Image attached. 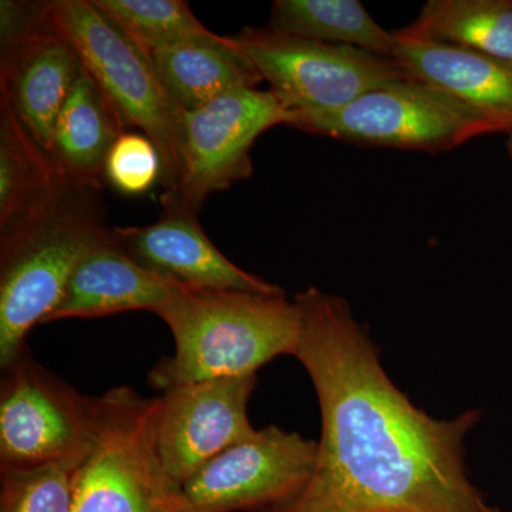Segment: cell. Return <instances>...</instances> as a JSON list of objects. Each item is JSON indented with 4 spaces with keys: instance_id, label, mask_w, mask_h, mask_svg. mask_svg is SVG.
Returning a JSON list of instances; mask_svg holds the SVG:
<instances>
[{
    "instance_id": "1",
    "label": "cell",
    "mask_w": 512,
    "mask_h": 512,
    "mask_svg": "<svg viewBox=\"0 0 512 512\" xmlns=\"http://www.w3.org/2000/svg\"><path fill=\"white\" fill-rule=\"evenodd\" d=\"M293 301L322 431L308 483L262 512H500L466 467L480 410L434 419L392 382L348 301L315 286Z\"/></svg>"
},
{
    "instance_id": "2",
    "label": "cell",
    "mask_w": 512,
    "mask_h": 512,
    "mask_svg": "<svg viewBox=\"0 0 512 512\" xmlns=\"http://www.w3.org/2000/svg\"><path fill=\"white\" fill-rule=\"evenodd\" d=\"M157 316L174 338V353L148 373L154 389L256 376L275 357L295 355L302 332L296 302L281 295L188 288Z\"/></svg>"
},
{
    "instance_id": "3",
    "label": "cell",
    "mask_w": 512,
    "mask_h": 512,
    "mask_svg": "<svg viewBox=\"0 0 512 512\" xmlns=\"http://www.w3.org/2000/svg\"><path fill=\"white\" fill-rule=\"evenodd\" d=\"M100 187L64 178L52 200L0 234V369L56 308L84 256L109 238Z\"/></svg>"
},
{
    "instance_id": "4",
    "label": "cell",
    "mask_w": 512,
    "mask_h": 512,
    "mask_svg": "<svg viewBox=\"0 0 512 512\" xmlns=\"http://www.w3.org/2000/svg\"><path fill=\"white\" fill-rule=\"evenodd\" d=\"M49 28L66 40L93 77L124 127H137L151 138L163 160L165 191L181 174L183 117L147 55L93 0L45 2Z\"/></svg>"
},
{
    "instance_id": "5",
    "label": "cell",
    "mask_w": 512,
    "mask_h": 512,
    "mask_svg": "<svg viewBox=\"0 0 512 512\" xmlns=\"http://www.w3.org/2000/svg\"><path fill=\"white\" fill-rule=\"evenodd\" d=\"M101 397L99 429L77 468L72 512H178L183 487L158 456V397L128 386Z\"/></svg>"
},
{
    "instance_id": "6",
    "label": "cell",
    "mask_w": 512,
    "mask_h": 512,
    "mask_svg": "<svg viewBox=\"0 0 512 512\" xmlns=\"http://www.w3.org/2000/svg\"><path fill=\"white\" fill-rule=\"evenodd\" d=\"M292 127L359 146L427 153L512 130L507 121L413 77L370 90L339 110L299 114Z\"/></svg>"
},
{
    "instance_id": "7",
    "label": "cell",
    "mask_w": 512,
    "mask_h": 512,
    "mask_svg": "<svg viewBox=\"0 0 512 512\" xmlns=\"http://www.w3.org/2000/svg\"><path fill=\"white\" fill-rule=\"evenodd\" d=\"M229 39L298 116L342 109L370 90L412 77L392 57L272 28H247Z\"/></svg>"
},
{
    "instance_id": "8",
    "label": "cell",
    "mask_w": 512,
    "mask_h": 512,
    "mask_svg": "<svg viewBox=\"0 0 512 512\" xmlns=\"http://www.w3.org/2000/svg\"><path fill=\"white\" fill-rule=\"evenodd\" d=\"M0 387V467L84 456L99 429L101 397L84 396L36 362L29 348Z\"/></svg>"
},
{
    "instance_id": "9",
    "label": "cell",
    "mask_w": 512,
    "mask_h": 512,
    "mask_svg": "<svg viewBox=\"0 0 512 512\" xmlns=\"http://www.w3.org/2000/svg\"><path fill=\"white\" fill-rule=\"evenodd\" d=\"M296 120L298 113L286 109L271 90H234L184 111L181 174L161 197L163 208L198 214L208 195L251 177L256 138Z\"/></svg>"
},
{
    "instance_id": "10",
    "label": "cell",
    "mask_w": 512,
    "mask_h": 512,
    "mask_svg": "<svg viewBox=\"0 0 512 512\" xmlns=\"http://www.w3.org/2000/svg\"><path fill=\"white\" fill-rule=\"evenodd\" d=\"M318 441L268 426L229 447L183 485L192 512H262L302 490Z\"/></svg>"
},
{
    "instance_id": "11",
    "label": "cell",
    "mask_w": 512,
    "mask_h": 512,
    "mask_svg": "<svg viewBox=\"0 0 512 512\" xmlns=\"http://www.w3.org/2000/svg\"><path fill=\"white\" fill-rule=\"evenodd\" d=\"M258 377L184 384L158 396V456L183 485L229 447L254 436L248 403Z\"/></svg>"
},
{
    "instance_id": "12",
    "label": "cell",
    "mask_w": 512,
    "mask_h": 512,
    "mask_svg": "<svg viewBox=\"0 0 512 512\" xmlns=\"http://www.w3.org/2000/svg\"><path fill=\"white\" fill-rule=\"evenodd\" d=\"M114 238L147 271L188 288L281 295L279 286L249 274L212 244L198 214L164 208L160 220L146 227L113 228Z\"/></svg>"
},
{
    "instance_id": "13",
    "label": "cell",
    "mask_w": 512,
    "mask_h": 512,
    "mask_svg": "<svg viewBox=\"0 0 512 512\" xmlns=\"http://www.w3.org/2000/svg\"><path fill=\"white\" fill-rule=\"evenodd\" d=\"M82 63L72 46L47 25L2 45L0 96L29 133L49 151L57 116Z\"/></svg>"
},
{
    "instance_id": "14",
    "label": "cell",
    "mask_w": 512,
    "mask_h": 512,
    "mask_svg": "<svg viewBox=\"0 0 512 512\" xmlns=\"http://www.w3.org/2000/svg\"><path fill=\"white\" fill-rule=\"evenodd\" d=\"M185 289L188 286L134 262L120 247L113 231L76 266L45 323L106 318L130 311L156 313Z\"/></svg>"
},
{
    "instance_id": "15",
    "label": "cell",
    "mask_w": 512,
    "mask_h": 512,
    "mask_svg": "<svg viewBox=\"0 0 512 512\" xmlns=\"http://www.w3.org/2000/svg\"><path fill=\"white\" fill-rule=\"evenodd\" d=\"M396 33L393 59L409 76L512 126V63Z\"/></svg>"
},
{
    "instance_id": "16",
    "label": "cell",
    "mask_w": 512,
    "mask_h": 512,
    "mask_svg": "<svg viewBox=\"0 0 512 512\" xmlns=\"http://www.w3.org/2000/svg\"><path fill=\"white\" fill-rule=\"evenodd\" d=\"M174 103L184 111L200 109L239 89H256L262 77L225 36L195 37L148 56Z\"/></svg>"
},
{
    "instance_id": "17",
    "label": "cell",
    "mask_w": 512,
    "mask_h": 512,
    "mask_svg": "<svg viewBox=\"0 0 512 512\" xmlns=\"http://www.w3.org/2000/svg\"><path fill=\"white\" fill-rule=\"evenodd\" d=\"M124 124L82 64L57 116L49 154L69 180L100 187L104 163Z\"/></svg>"
},
{
    "instance_id": "18",
    "label": "cell",
    "mask_w": 512,
    "mask_h": 512,
    "mask_svg": "<svg viewBox=\"0 0 512 512\" xmlns=\"http://www.w3.org/2000/svg\"><path fill=\"white\" fill-rule=\"evenodd\" d=\"M64 175L0 96V234L52 200Z\"/></svg>"
},
{
    "instance_id": "19",
    "label": "cell",
    "mask_w": 512,
    "mask_h": 512,
    "mask_svg": "<svg viewBox=\"0 0 512 512\" xmlns=\"http://www.w3.org/2000/svg\"><path fill=\"white\" fill-rule=\"evenodd\" d=\"M396 32L512 63V0H430L412 25Z\"/></svg>"
},
{
    "instance_id": "20",
    "label": "cell",
    "mask_w": 512,
    "mask_h": 512,
    "mask_svg": "<svg viewBox=\"0 0 512 512\" xmlns=\"http://www.w3.org/2000/svg\"><path fill=\"white\" fill-rule=\"evenodd\" d=\"M269 28L392 59L396 47V33L384 30L357 0H276Z\"/></svg>"
},
{
    "instance_id": "21",
    "label": "cell",
    "mask_w": 512,
    "mask_h": 512,
    "mask_svg": "<svg viewBox=\"0 0 512 512\" xmlns=\"http://www.w3.org/2000/svg\"><path fill=\"white\" fill-rule=\"evenodd\" d=\"M93 3L147 56L212 33L183 0H93Z\"/></svg>"
},
{
    "instance_id": "22",
    "label": "cell",
    "mask_w": 512,
    "mask_h": 512,
    "mask_svg": "<svg viewBox=\"0 0 512 512\" xmlns=\"http://www.w3.org/2000/svg\"><path fill=\"white\" fill-rule=\"evenodd\" d=\"M84 456L0 467V512H72L74 480Z\"/></svg>"
},
{
    "instance_id": "23",
    "label": "cell",
    "mask_w": 512,
    "mask_h": 512,
    "mask_svg": "<svg viewBox=\"0 0 512 512\" xmlns=\"http://www.w3.org/2000/svg\"><path fill=\"white\" fill-rule=\"evenodd\" d=\"M163 175L156 144L143 133L124 131L114 141L104 163L103 177L126 195L146 194Z\"/></svg>"
},
{
    "instance_id": "24",
    "label": "cell",
    "mask_w": 512,
    "mask_h": 512,
    "mask_svg": "<svg viewBox=\"0 0 512 512\" xmlns=\"http://www.w3.org/2000/svg\"><path fill=\"white\" fill-rule=\"evenodd\" d=\"M508 154H510L512 160V130L508 133V141H507Z\"/></svg>"
},
{
    "instance_id": "25",
    "label": "cell",
    "mask_w": 512,
    "mask_h": 512,
    "mask_svg": "<svg viewBox=\"0 0 512 512\" xmlns=\"http://www.w3.org/2000/svg\"><path fill=\"white\" fill-rule=\"evenodd\" d=\"M178 512H192V511L190 510V508L187 507V504H185L184 507L181 508V510Z\"/></svg>"
}]
</instances>
